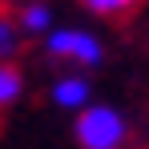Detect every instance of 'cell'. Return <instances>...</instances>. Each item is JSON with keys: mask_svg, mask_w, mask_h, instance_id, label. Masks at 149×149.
Segmentation results:
<instances>
[{"mask_svg": "<svg viewBox=\"0 0 149 149\" xmlns=\"http://www.w3.org/2000/svg\"><path fill=\"white\" fill-rule=\"evenodd\" d=\"M16 40H20L16 20H0V61H8V56L16 52Z\"/></svg>", "mask_w": 149, "mask_h": 149, "instance_id": "52a82bcc", "label": "cell"}, {"mask_svg": "<svg viewBox=\"0 0 149 149\" xmlns=\"http://www.w3.org/2000/svg\"><path fill=\"white\" fill-rule=\"evenodd\" d=\"M20 28H24V32H40V36H49L52 28V8L49 4H28L24 12H20Z\"/></svg>", "mask_w": 149, "mask_h": 149, "instance_id": "8992f818", "label": "cell"}, {"mask_svg": "<svg viewBox=\"0 0 149 149\" xmlns=\"http://www.w3.org/2000/svg\"><path fill=\"white\" fill-rule=\"evenodd\" d=\"M45 45H49V56L65 61V65H73L77 73L101 65V56H105L101 40L89 32V28H52L49 36H45Z\"/></svg>", "mask_w": 149, "mask_h": 149, "instance_id": "7a4b0ae2", "label": "cell"}, {"mask_svg": "<svg viewBox=\"0 0 149 149\" xmlns=\"http://www.w3.org/2000/svg\"><path fill=\"white\" fill-rule=\"evenodd\" d=\"M81 8L97 20H125L141 8V0H81Z\"/></svg>", "mask_w": 149, "mask_h": 149, "instance_id": "277c9868", "label": "cell"}, {"mask_svg": "<svg viewBox=\"0 0 149 149\" xmlns=\"http://www.w3.org/2000/svg\"><path fill=\"white\" fill-rule=\"evenodd\" d=\"M20 89H24V77H20V69H16L12 61H0V109H8L12 101L20 97Z\"/></svg>", "mask_w": 149, "mask_h": 149, "instance_id": "5b68a950", "label": "cell"}, {"mask_svg": "<svg viewBox=\"0 0 149 149\" xmlns=\"http://www.w3.org/2000/svg\"><path fill=\"white\" fill-rule=\"evenodd\" d=\"M52 105L56 109H69V113H81L93 105V89H89V77L85 73H65L52 81Z\"/></svg>", "mask_w": 149, "mask_h": 149, "instance_id": "3957f363", "label": "cell"}, {"mask_svg": "<svg viewBox=\"0 0 149 149\" xmlns=\"http://www.w3.org/2000/svg\"><path fill=\"white\" fill-rule=\"evenodd\" d=\"M73 137L81 149H121L129 137V121L113 105H89L73 121Z\"/></svg>", "mask_w": 149, "mask_h": 149, "instance_id": "6da1fadb", "label": "cell"}]
</instances>
